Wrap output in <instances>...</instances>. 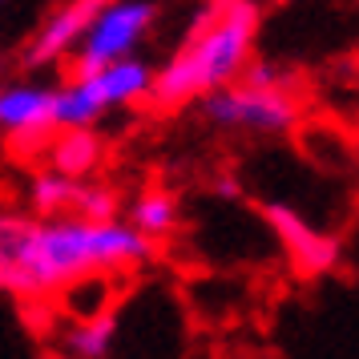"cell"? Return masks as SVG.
Returning a JSON list of instances; mask_svg holds the SVG:
<instances>
[{
	"label": "cell",
	"instance_id": "obj_9",
	"mask_svg": "<svg viewBox=\"0 0 359 359\" xmlns=\"http://www.w3.org/2000/svg\"><path fill=\"white\" fill-rule=\"evenodd\" d=\"M57 355L69 359H109L117 351V307L89 315V319H69L53 335Z\"/></svg>",
	"mask_w": 359,
	"mask_h": 359
},
{
	"label": "cell",
	"instance_id": "obj_5",
	"mask_svg": "<svg viewBox=\"0 0 359 359\" xmlns=\"http://www.w3.org/2000/svg\"><path fill=\"white\" fill-rule=\"evenodd\" d=\"M162 20V0H105L85 25L77 49L69 53V73H89L97 65L142 53Z\"/></svg>",
	"mask_w": 359,
	"mask_h": 359
},
{
	"label": "cell",
	"instance_id": "obj_13",
	"mask_svg": "<svg viewBox=\"0 0 359 359\" xmlns=\"http://www.w3.org/2000/svg\"><path fill=\"white\" fill-rule=\"evenodd\" d=\"M77 186L81 178H69L61 170H41L29 186V210L33 214H73V202H77Z\"/></svg>",
	"mask_w": 359,
	"mask_h": 359
},
{
	"label": "cell",
	"instance_id": "obj_2",
	"mask_svg": "<svg viewBox=\"0 0 359 359\" xmlns=\"http://www.w3.org/2000/svg\"><path fill=\"white\" fill-rule=\"evenodd\" d=\"M262 8L259 0H210L190 17L178 49L154 69L149 105L174 114L194 105L202 93L243 77L246 61L255 57Z\"/></svg>",
	"mask_w": 359,
	"mask_h": 359
},
{
	"label": "cell",
	"instance_id": "obj_6",
	"mask_svg": "<svg viewBox=\"0 0 359 359\" xmlns=\"http://www.w3.org/2000/svg\"><path fill=\"white\" fill-rule=\"evenodd\" d=\"M57 133V81H45L41 73L0 77V137L20 154L45 149Z\"/></svg>",
	"mask_w": 359,
	"mask_h": 359
},
{
	"label": "cell",
	"instance_id": "obj_11",
	"mask_svg": "<svg viewBox=\"0 0 359 359\" xmlns=\"http://www.w3.org/2000/svg\"><path fill=\"white\" fill-rule=\"evenodd\" d=\"M133 230H142L149 243H165L182 222V210H178V198L170 194V190H158V186H149L142 194L133 198L126 214H121Z\"/></svg>",
	"mask_w": 359,
	"mask_h": 359
},
{
	"label": "cell",
	"instance_id": "obj_15",
	"mask_svg": "<svg viewBox=\"0 0 359 359\" xmlns=\"http://www.w3.org/2000/svg\"><path fill=\"white\" fill-rule=\"evenodd\" d=\"M4 4H8V0H0V73H4V65H8V53H13L8 36H4Z\"/></svg>",
	"mask_w": 359,
	"mask_h": 359
},
{
	"label": "cell",
	"instance_id": "obj_8",
	"mask_svg": "<svg viewBox=\"0 0 359 359\" xmlns=\"http://www.w3.org/2000/svg\"><path fill=\"white\" fill-rule=\"evenodd\" d=\"M262 218H266L271 234L278 238V246L291 255L299 275H327V271H335V262H339V243H335L331 234H323V230H315L294 206L266 202V206H262Z\"/></svg>",
	"mask_w": 359,
	"mask_h": 359
},
{
	"label": "cell",
	"instance_id": "obj_12",
	"mask_svg": "<svg viewBox=\"0 0 359 359\" xmlns=\"http://www.w3.org/2000/svg\"><path fill=\"white\" fill-rule=\"evenodd\" d=\"M114 278L121 275H81L65 283L61 291L53 294L57 299V307H61V319H89V315H101V311H114V299H117V287Z\"/></svg>",
	"mask_w": 359,
	"mask_h": 359
},
{
	"label": "cell",
	"instance_id": "obj_1",
	"mask_svg": "<svg viewBox=\"0 0 359 359\" xmlns=\"http://www.w3.org/2000/svg\"><path fill=\"white\" fill-rule=\"evenodd\" d=\"M158 255L142 230L117 218L0 210V294L25 307L53 303V294L81 275H130Z\"/></svg>",
	"mask_w": 359,
	"mask_h": 359
},
{
	"label": "cell",
	"instance_id": "obj_14",
	"mask_svg": "<svg viewBox=\"0 0 359 359\" xmlns=\"http://www.w3.org/2000/svg\"><path fill=\"white\" fill-rule=\"evenodd\" d=\"M73 214H81V218H117V214H121V198H117L114 186H101V182L81 178Z\"/></svg>",
	"mask_w": 359,
	"mask_h": 359
},
{
	"label": "cell",
	"instance_id": "obj_7",
	"mask_svg": "<svg viewBox=\"0 0 359 359\" xmlns=\"http://www.w3.org/2000/svg\"><path fill=\"white\" fill-rule=\"evenodd\" d=\"M105 0H57L45 17L33 25V33L20 41V65L29 73H45L53 65H65L69 53L77 49L85 25L93 20Z\"/></svg>",
	"mask_w": 359,
	"mask_h": 359
},
{
	"label": "cell",
	"instance_id": "obj_10",
	"mask_svg": "<svg viewBox=\"0 0 359 359\" xmlns=\"http://www.w3.org/2000/svg\"><path fill=\"white\" fill-rule=\"evenodd\" d=\"M45 154L53 170H61L69 178H93V170L101 165V137L89 126H69L45 142Z\"/></svg>",
	"mask_w": 359,
	"mask_h": 359
},
{
	"label": "cell",
	"instance_id": "obj_3",
	"mask_svg": "<svg viewBox=\"0 0 359 359\" xmlns=\"http://www.w3.org/2000/svg\"><path fill=\"white\" fill-rule=\"evenodd\" d=\"M149 89H154V65L142 53L97 65L89 73H69L65 81H57V130L69 126L97 130L117 109L149 105Z\"/></svg>",
	"mask_w": 359,
	"mask_h": 359
},
{
	"label": "cell",
	"instance_id": "obj_4",
	"mask_svg": "<svg viewBox=\"0 0 359 359\" xmlns=\"http://www.w3.org/2000/svg\"><path fill=\"white\" fill-rule=\"evenodd\" d=\"M202 121L222 133H250V137H283L299 126L303 105L294 93V81H238L218 85L194 101Z\"/></svg>",
	"mask_w": 359,
	"mask_h": 359
}]
</instances>
